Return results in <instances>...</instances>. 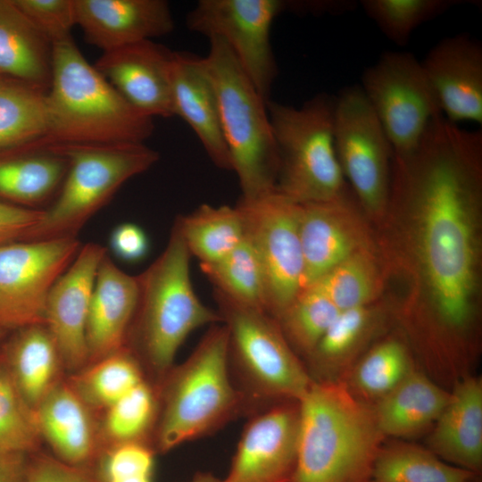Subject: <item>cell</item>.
Here are the masks:
<instances>
[{"label":"cell","instance_id":"obj_1","mask_svg":"<svg viewBox=\"0 0 482 482\" xmlns=\"http://www.w3.org/2000/svg\"><path fill=\"white\" fill-rule=\"evenodd\" d=\"M392 162L387 207L416 218L426 290L401 319L421 369L451 386L471 373L475 353L482 130L462 129L441 115L411 151Z\"/></svg>","mask_w":482,"mask_h":482},{"label":"cell","instance_id":"obj_2","mask_svg":"<svg viewBox=\"0 0 482 482\" xmlns=\"http://www.w3.org/2000/svg\"><path fill=\"white\" fill-rule=\"evenodd\" d=\"M48 130L39 148L144 144L153 118L132 106L83 56L72 37L53 44Z\"/></svg>","mask_w":482,"mask_h":482},{"label":"cell","instance_id":"obj_3","mask_svg":"<svg viewBox=\"0 0 482 482\" xmlns=\"http://www.w3.org/2000/svg\"><path fill=\"white\" fill-rule=\"evenodd\" d=\"M299 405L291 482H368L386 440L372 405L353 395L344 382L315 381Z\"/></svg>","mask_w":482,"mask_h":482},{"label":"cell","instance_id":"obj_4","mask_svg":"<svg viewBox=\"0 0 482 482\" xmlns=\"http://www.w3.org/2000/svg\"><path fill=\"white\" fill-rule=\"evenodd\" d=\"M189 258L176 220L162 253L137 276V301L125 347L136 358L139 356L161 381L191 332L222 322L219 312L205 306L195 295Z\"/></svg>","mask_w":482,"mask_h":482},{"label":"cell","instance_id":"obj_5","mask_svg":"<svg viewBox=\"0 0 482 482\" xmlns=\"http://www.w3.org/2000/svg\"><path fill=\"white\" fill-rule=\"evenodd\" d=\"M161 382L155 444L162 453L212 432L246 405L231 379L224 324L213 325L188 358Z\"/></svg>","mask_w":482,"mask_h":482},{"label":"cell","instance_id":"obj_6","mask_svg":"<svg viewBox=\"0 0 482 482\" xmlns=\"http://www.w3.org/2000/svg\"><path fill=\"white\" fill-rule=\"evenodd\" d=\"M335 103L326 93L300 107L267 103L278 160L275 188L298 204L347 195L334 142Z\"/></svg>","mask_w":482,"mask_h":482},{"label":"cell","instance_id":"obj_7","mask_svg":"<svg viewBox=\"0 0 482 482\" xmlns=\"http://www.w3.org/2000/svg\"><path fill=\"white\" fill-rule=\"evenodd\" d=\"M209 39L204 65L213 83L223 137L242 197L251 198L276 187L278 160L267 111L261 96L229 45Z\"/></svg>","mask_w":482,"mask_h":482},{"label":"cell","instance_id":"obj_8","mask_svg":"<svg viewBox=\"0 0 482 482\" xmlns=\"http://www.w3.org/2000/svg\"><path fill=\"white\" fill-rule=\"evenodd\" d=\"M68 161L54 204L27 241L77 237L85 224L129 179L145 172L159 154L145 144L79 145L50 148Z\"/></svg>","mask_w":482,"mask_h":482},{"label":"cell","instance_id":"obj_9","mask_svg":"<svg viewBox=\"0 0 482 482\" xmlns=\"http://www.w3.org/2000/svg\"><path fill=\"white\" fill-rule=\"evenodd\" d=\"M213 295L228 329L229 362L243 384L241 393L246 404L300 401L313 380L277 320L266 311L238 303L216 289Z\"/></svg>","mask_w":482,"mask_h":482},{"label":"cell","instance_id":"obj_10","mask_svg":"<svg viewBox=\"0 0 482 482\" xmlns=\"http://www.w3.org/2000/svg\"><path fill=\"white\" fill-rule=\"evenodd\" d=\"M236 207L262 267L267 312L277 320L303 289L301 205L275 188L255 197L241 196Z\"/></svg>","mask_w":482,"mask_h":482},{"label":"cell","instance_id":"obj_11","mask_svg":"<svg viewBox=\"0 0 482 482\" xmlns=\"http://www.w3.org/2000/svg\"><path fill=\"white\" fill-rule=\"evenodd\" d=\"M360 87L399 156L411 151L429 123L443 115L421 61L387 51L366 68Z\"/></svg>","mask_w":482,"mask_h":482},{"label":"cell","instance_id":"obj_12","mask_svg":"<svg viewBox=\"0 0 482 482\" xmlns=\"http://www.w3.org/2000/svg\"><path fill=\"white\" fill-rule=\"evenodd\" d=\"M335 97L334 142L342 172L366 212L381 216L388 206L392 146L360 85Z\"/></svg>","mask_w":482,"mask_h":482},{"label":"cell","instance_id":"obj_13","mask_svg":"<svg viewBox=\"0 0 482 482\" xmlns=\"http://www.w3.org/2000/svg\"><path fill=\"white\" fill-rule=\"evenodd\" d=\"M80 247L77 237L0 245V329L45 325L50 291Z\"/></svg>","mask_w":482,"mask_h":482},{"label":"cell","instance_id":"obj_14","mask_svg":"<svg viewBox=\"0 0 482 482\" xmlns=\"http://www.w3.org/2000/svg\"><path fill=\"white\" fill-rule=\"evenodd\" d=\"M287 8L288 2L280 0H199L187 16V26L208 38H222L268 103L278 76L270 29Z\"/></svg>","mask_w":482,"mask_h":482},{"label":"cell","instance_id":"obj_15","mask_svg":"<svg viewBox=\"0 0 482 482\" xmlns=\"http://www.w3.org/2000/svg\"><path fill=\"white\" fill-rule=\"evenodd\" d=\"M299 401L270 404L245 425L226 482H291L297 456Z\"/></svg>","mask_w":482,"mask_h":482},{"label":"cell","instance_id":"obj_16","mask_svg":"<svg viewBox=\"0 0 482 482\" xmlns=\"http://www.w3.org/2000/svg\"><path fill=\"white\" fill-rule=\"evenodd\" d=\"M106 253L107 249L96 243L81 245L47 298L45 326L62 364L71 370H82L88 363L87 321L97 270Z\"/></svg>","mask_w":482,"mask_h":482},{"label":"cell","instance_id":"obj_17","mask_svg":"<svg viewBox=\"0 0 482 482\" xmlns=\"http://www.w3.org/2000/svg\"><path fill=\"white\" fill-rule=\"evenodd\" d=\"M172 54L145 40L103 52L94 66L140 112L153 119L170 118L174 116Z\"/></svg>","mask_w":482,"mask_h":482},{"label":"cell","instance_id":"obj_18","mask_svg":"<svg viewBox=\"0 0 482 482\" xmlns=\"http://www.w3.org/2000/svg\"><path fill=\"white\" fill-rule=\"evenodd\" d=\"M300 205L303 288L353 254L372 247L347 195L337 200Z\"/></svg>","mask_w":482,"mask_h":482},{"label":"cell","instance_id":"obj_19","mask_svg":"<svg viewBox=\"0 0 482 482\" xmlns=\"http://www.w3.org/2000/svg\"><path fill=\"white\" fill-rule=\"evenodd\" d=\"M421 64L443 116L482 125V46L468 34L438 41Z\"/></svg>","mask_w":482,"mask_h":482},{"label":"cell","instance_id":"obj_20","mask_svg":"<svg viewBox=\"0 0 482 482\" xmlns=\"http://www.w3.org/2000/svg\"><path fill=\"white\" fill-rule=\"evenodd\" d=\"M75 12L86 41L103 52L152 40L174 28L164 0H75Z\"/></svg>","mask_w":482,"mask_h":482},{"label":"cell","instance_id":"obj_21","mask_svg":"<svg viewBox=\"0 0 482 482\" xmlns=\"http://www.w3.org/2000/svg\"><path fill=\"white\" fill-rule=\"evenodd\" d=\"M393 316V311L377 302L341 311L304 359L312 379L343 382L360 357L382 338Z\"/></svg>","mask_w":482,"mask_h":482},{"label":"cell","instance_id":"obj_22","mask_svg":"<svg viewBox=\"0 0 482 482\" xmlns=\"http://www.w3.org/2000/svg\"><path fill=\"white\" fill-rule=\"evenodd\" d=\"M171 96L174 116L188 124L218 168L232 170L215 88L204 58L191 53L173 52Z\"/></svg>","mask_w":482,"mask_h":482},{"label":"cell","instance_id":"obj_23","mask_svg":"<svg viewBox=\"0 0 482 482\" xmlns=\"http://www.w3.org/2000/svg\"><path fill=\"white\" fill-rule=\"evenodd\" d=\"M444 461L478 474L482 468V379L473 374L450 388L427 446Z\"/></svg>","mask_w":482,"mask_h":482},{"label":"cell","instance_id":"obj_24","mask_svg":"<svg viewBox=\"0 0 482 482\" xmlns=\"http://www.w3.org/2000/svg\"><path fill=\"white\" fill-rule=\"evenodd\" d=\"M137 294V276L121 270L106 253L97 270L87 321L88 363L125 347Z\"/></svg>","mask_w":482,"mask_h":482},{"label":"cell","instance_id":"obj_25","mask_svg":"<svg viewBox=\"0 0 482 482\" xmlns=\"http://www.w3.org/2000/svg\"><path fill=\"white\" fill-rule=\"evenodd\" d=\"M89 409L71 384L58 381L38 403L35 414L40 436L56 458L96 469L98 443Z\"/></svg>","mask_w":482,"mask_h":482},{"label":"cell","instance_id":"obj_26","mask_svg":"<svg viewBox=\"0 0 482 482\" xmlns=\"http://www.w3.org/2000/svg\"><path fill=\"white\" fill-rule=\"evenodd\" d=\"M449 396V389L417 366L372 407L386 439L406 440L429 432Z\"/></svg>","mask_w":482,"mask_h":482},{"label":"cell","instance_id":"obj_27","mask_svg":"<svg viewBox=\"0 0 482 482\" xmlns=\"http://www.w3.org/2000/svg\"><path fill=\"white\" fill-rule=\"evenodd\" d=\"M0 364L34 411L59 381L58 371L62 365L57 346L45 325L12 330L1 345Z\"/></svg>","mask_w":482,"mask_h":482},{"label":"cell","instance_id":"obj_28","mask_svg":"<svg viewBox=\"0 0 482 482\" xmlns=\"http://www.w3.org/2000/svg\"><path fill=\"white\" fill-rule=\"evenodd\" d=\"M53 44L15 4L0 0V76L48 90Z\"/></svg>","mask_w":482,"mask_h":482},{"label":"cell","instance_id":"obj_29","mask_svg":"<svg viewBox=\"0 0 482 482\" xmlns=\"http://www.w3.org/2000/svg\"><path fill=\"white\" fill-rule=\"evenodd\" d=\"M68 161L52 149H21L0 154V201L35 208L58 193Z\"/></svg>","mask_w":482,"mask_h":482},{"label":"cell","instance_id":"obj_30","mask_svg":"<svg viewBox=\"0 0 482 482\" xmlns=\"http://www.w3.org/2000/svg\"><path fill=\"white\" fill-rule=\"evenodd\" d=\"M417 366L407 340L391 335L372 345L343 382L357 399L372 405Z\"/></svg>","mask_w":482,"mask_h":482},{"label":"cell","instance_id":"obj_31","mask_svg":"<svg viewBox=\"0 0 482 482\" xmlns=\"http://www.w3.org/2000/svg\"><path fill=\"white\" fill-rule=\"evenodd\" d=\"M46 92L0 76V154L34 145L46 136Z\"/></svg>","mask_w":482,"mask_h":482},{"label":"cell","instance_id":"obj_32","mask_svg":"<svg viewBox=\"0 0 482 482\" xmlns=\"http://www.w3.org/2000/svg\"><path fill=\"white\" fill-rule=\"evenodd\" d=\"M475 476L444 461L427 447L391 439L380 446L368 482H470Z\"/></svg>","mask_w":482,"mask_h":482},{"label":"cell","instance_id":"obj_33","mask_svg":"<svg viewBox=\"0 0 482 482\" xmlns=\"http://www.w3.org/2000/svg\"><path fill=\"white\" fill-rule=\"evenodd\" d=\"M176 220L190 255L200 263L221 260L245 238L243 220L236 206L203 204Z\"/></svg>","mask_w":482,"mask_h":482},{"label":"cell","instance_id":"obj_34","mask_svg":"<svg viewBox=\"0 0 482 482\" xmlns=\"http://www.w3.org/2000/svg\"><path fill=\"white\" fill-rule=\"evenodd\" d=\"M382 285L378 260L371 247L348 257L311 286L344 311L377 302Z\"/></svg>","mask_w":482,"mask_h":482},{"label":"cell","instance_id":"obj_35","mask_svg":"<svg viewBox=\"0 0 482 482\" xmlns=\"http://www.w3.org/2000/svg\"><path fill=\"white\" fill-rule=\"evenodd\" d=\"M83 369L71 386L89 407L107 410L145 381L139 361L126 347Z\"/></svg>","mask_w":482,"mask_h":482},{"label":"cell","instance_id":"obj_36","mask_svg":"<svg viewBox=\"0 0 482 482\" xmlns=\"http://www.w3.org/2000/svg\"><path fill=\"white\" fill-rule=\"evenodd\" d=\"M201 270L216 289L243 305L266 311L264 278L253 247L245 237L228 255Z\"/></svg>","mask_w":482,"mask_h":482},{"label":"cell","instance_id":"obj_37","mask_svg":"<svg viewBox=\"0 0 482 482\" xmlns=\"http://www.w3.org/2000/svg\"><path fill=\"white\" fill-rule=\"evenodd\" d=\"M341 311L315 287L303 288L277 319L295 353L305 359Z\"/></svg>","mask_w":482,"mask_h":482},{"label":"cell","instance_id":"obj_38","mask_svg":"<svg viewBox=\"0 0 482 482\" xmlns=\"http://www.w3.org/2000/svg\"><path fill=\"white\" fill-rule=\"evenodd\" d=\"M463 3L460 0H362L367 16L391 42L405 46L421 24Z\"/></svg>","mask_w":482,"mask_h":482},{"label":"cell","instance_id":"obj_39","mask_svg":"<svg viewBox=\"0 0 482 482\" xmlns=\"http://www.w3.org/2000/svg\"><path fill=\"white\" fill-rule=\"evenodd\" d=\"M104 431L112 445L141 442L152 428L158 411L156 391L145 380L107 410Z\"/></svg>","mask_w":482,"mask_h":482},{"label":"cell","instance_id":"obj_40","mask_svg":"<svg viewBox=\"0 0 482 482\" xmlns=\"http://www.w3.org/2000/svg\"><path fill=\"white\" fill-rule=\"evenodd\" d=\"M40 438L35 411L0 364V449L29 455L37 453Z\"/></svg>","mask_w":482,"mask_h":482},{"label":"cell","instance_id":"obj_41","mask_svg":"<svg viewBox=\"0 0 482 482\" xmlns=\"http://www.w3.org/2000/svg\"><path fill=\"white\" fill-rule=\"evenodd\" d=\"M154 451L143 442L113 445L96 468L101 482L152 477Z\"/></svg>","mask_w":482,"mask_h":482},{"label":"cell","instance_id":"obj_42","mask_svg":"<svg viewBox=\"0 0 482 482\" xmlns=\"http://www.w3.org/2000/svg\"><path fill=\"white\" fill-rule=\"evenodd\" d=\"M52 44L71 37L76 26L75 0H13Z\"/></svg>","mask_w":482,"mask_h":482},{"label":"cell","instance_id":"obj_43","mask_svg":"<svg viewBox=\"0 0 482 482\" xmlns=\"http://www.w3.org/2000/svg\"><path fill=\"white\" fill-rule=\"evenodd\" d=\"M26 482H101L94 468L66 463L56 457L29 455Z\"/></svg>","mask_w":482,"mask_h":482},{"label":"cell","instance_id":"obj_44","mask_svg":"<svg viewBox=\"0 0 482 482\" xmlns=\"http://www.w3.org/2000/svg\"><path fill=\"white\" fill-rule=\"evenodd\" d=\"M43 212L0 201V245L27 241Z\"/></svg>","mask_w":482,"mask_h":482},{"label":"cell","instance_id":"obj_45","mask_svg":"<svg viewBox=\"0 0 482 482\" xmlns=\"http://www.w3.org/2000/svg\"><path fill=\"white\" fill-rule=\"evenodd\" d=\"M109 247L112 253L126 262L143 260L149 250V239L141 227L125 222L117 225L111 232Z\"/></svg>","mask_w":482,"mask_h":482},{"label":"cell","instance_id":"obj_46","mask_svg":"<svg viewBox=\"0 0 482 482\" xmlns=\"http://www.w3.org/2000/svg\"><path fill=\"white\" fill-rule=\"evenodd\" d=\"M29 455L0 449V482H26Z\"/></svg>","mask_w":482,"mask_h":482},{"label":"cell","instance_id":"obj_47","mask_svg":"<svg viewBox=\"0 0 482 482\" xmlns=\"http://www.w3.org/2000/svg\"><path fill=\"white\" fill-rule=\"evenodd\" d=\"M184 482H226L224 478H219L211 473L199 472L192 478Z\"/></svg>","mask_w":482,"mask_h":482},{"label":"cell","instance_id":"obj_48","mask_svg":"<svg viewBox=\"0 0 482 482\" xmlns=\"http://www.w3.org/2000/svg\"><path fill=\"white\" fill-rule=\"evenodd\" d=\"M109 482H152V477H135L125 479L112 480Z\"/></svg>","mask_w":482,"mask_h":482},{"label":"cell","instance_id":"obj_49","mask_svg":"<svg viewBox=\"0 0 482 482\" xmlns=\"http://www.w3.org/2000/svg\"><path fill=\"white\" fill-rule=\"evenodd\" d=\"M7 333H8V332L0 329V342H2V340L4 338V337H5V335H6Z\"/></svg>","mask_w":482,"mask_h":482}]
</instances>
